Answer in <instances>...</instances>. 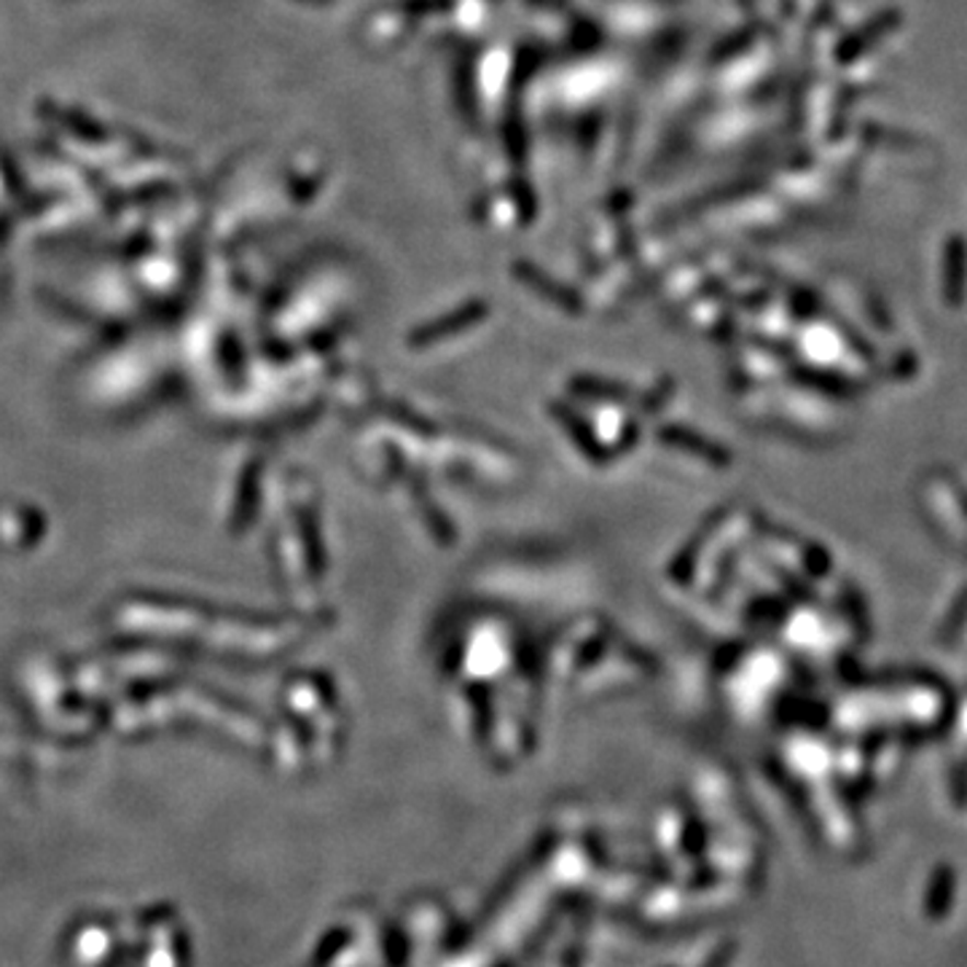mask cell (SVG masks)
Returning a JSON list of instances; mask_svg holds the SVG:
<instances>
[{"label":"cell","instance_id":"6da1fadb","mask_svg":"<svg viewBox=\"0 0 967 967\" xmlns=\"http://www.w3.org/2000/svg\"><path fill=\"white\" fill-rule=\"evenodd\" d=\"M967 285V242L959 234L943 247V296L952 307L963 304Z\"/></svg>","mask_w":967,"mask_h":967},{"label":"cell","instance_id":"7a4b0ae2","mask_svg":"<svg viewBox=\"0 0 967 967\" xmlns=\"http://www.w3.org/2000/svg\"><path fill=\"white\" fill-rule=\"evenodd\" d=\"M898 22H900L898 11H884V14L874 16V20H871L868 25L860 27L857 33H852L850 38L844 41V46H841V51H839V59L850 62V59L865 55V51H868L871 46L876 44V41L884 38V35L893 33V30L898 27Z\"/></svg>","mask_w":967,"mask_h":967}]
</instances>
